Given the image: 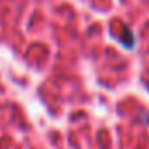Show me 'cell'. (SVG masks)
I'll use <instances>...</instances> for the list:
<instances>
[{"label":"cell","instance_id":"cell-1","mask_svg":"<svg viewBox=\"0 0 149 149\" xmlns=\"http://www.w3.org/2000/svg\"><path fill=\"white\" fill-rule=\"evenodd\" d=\"M121 42L126 46V47H133V35L128 28H123V37H121Z\"/></svg>","mask_w":149,"mask_h":149}]
</instances>
